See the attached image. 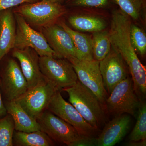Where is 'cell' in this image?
<instances>
[{
  "mask_svg": "<svg viewBox=\"0 0 146 146\" xmlns=\"http://www.w3.org/2000/svg\"><path fill=\"white\" fill-rule=\"evenodd\" d=\"M125 146H145L146 140L138 141H129L125 144Z\"/></svg>",
  "mask_w": 146,
  "mask_h": 146,
  "instance_id": "f546056e",
  "label": "cell"
},
{
  "mask_svg": "<svg viewBox=\"0 0 146 146\" xmlns=\"http://www.w3.org/2000/svg\"><path fill=\"white\" fill-rule=\"evenodd\" d=\"M42 34L50 47L59 58H77L76 50L70 35L56 23L42 29Z\"/></svg>",
  "mask_w": 146,
  "mask_h": 146,
  "instance_id": "4fadbf2b",
  "label": "cell"
},
{
  "mask_svg": "<svg viewBox=\"0 0 146 146\" xmlns=\"http://www.w3.org/2000/svg\"><path fill=\"white\" fill-rule=\"evenodd\" d=\"M69 101L88 123L97 130L104 124V107L95 95L78 80L73 86L64 88Z\"/></svg>",
  "mask_w": 146,
  "mask_h": 146,
  "instance_id": "7a4b0ae2",
  "label": "cell"
},
{
  "mask_svg": "<svg viewBox=\"0 0 146 146\" xmlns=\"http://www.w3.org/2000/svg\"><path fill=\"white\" fill-rule=\"evenodd\" d=\"M15 124L11 115L7 113L0 119V146H13Z\"/></svg>",
  "mask_w": 146,
  "mask_h": 146,
  "instance_id": "cb8c5ba5",
  "label": "cell"
},
{
  "mask_svg": "<svg viewBox=\"0 0 146 146\" xmlns=\"http://www.w3.org/2000/svg\"><path fill=\"white\" fill-rule=\"evenodd\" d=\"M36 121L40 130L53 141L69 145L83 136L74 127L48 110H45Z\"/></svg>",
  "mask_w": 146,
  "mask_h": 146,
  "instance_id": "8fae6325",
  "label": "cell"
},
{
  "mask_svg": "<svg viewBox=\"0 0 146 146\" xmlns=\"http://www.w3.org/2000/svg\"><path fill=\"white\" fill-rule=\"evenodd\" d=\"M130 116L124 114L115 117L106 124L101 133L96 138L97 146H112L122 140L129 129Z\"/></svg>",
  "mask_w": 146,
  "mask_h": 146,
  "instance_id": "9a60e30c",
  "label": "cell"
},
{
  "mask_svg": "<svg viewBox=\"0 0 146 146\" xmlns=\"http://www.w3.org/2000/svg\"><path fill=\"white\" fill-rule=\"evenodd\" d=\"M59 24L72 37L77 53L76 58L84 60L94 59L92 37L88 35L74 30L64 22H61Z\"/></svg>",
  "mask_w": 146,
  "mask_h": 146,
  "instance_id": "ac0fdd59",
  "label": "cell"
},
{
  "mask_svg": "<svg viewBox=\"0 0 146 146\" xmlns=\"http://www.w3.org/2000/svg\"><path fill=\"white\" fill-rule=\"evenodd\" d=\"M58 90L46 78L16 101L29 116L36 120L47 109L53 96Z\"/></svg>",
  "mask_w": 146,
  "mask_h": 146,
  "instance_id": "9c48e42d",
  "label": "cell"
},
{
  "mask_svg": "<svg viewBox=\"0 0 146 146\" xmlns=\"http://www.w3.org/2000/svg\"><path fill=\"white\" fill-rule=\"evenodd\" d=\"M1 23H0V33H1Z\"/></svg>",
  "mask_w": 146,
  "mask_h": 146,
  "instance_id": "1f68e13d",
  "label": "cell"
},
{
  "mask_svg": "<svg viewBox=\"0 0 146 146\" xmlns=\"http://www.w3.org/2000/svg\"><path fill=\"white\" fill-rule=\"evenodd\" d=\"M129 141L146 140V105L140 102L138 107V116L135 126L130 133Z\"/></svg>",
  "mask_w": 146,
  "mask_h": 146,
  "instance_id": "603a6c76",
  "label": "cell"
},
{
  "mask_svg": "<svg viewBox=\"0 0 146 146\" xmlns=\"http://www.w3.org/2000/svg\"><path fill=\"white\" fill-rule=\"evenodd\" d=\"M97 146L96 139L93 136H83L77 141L71 143L69 146Z\"/></svg>",
  "mask_w": 146,
  "mask_h": 146,
  "instance_id": "83f0119b",
  "label": "cell"
},
{
  "mask_svg": "<svg viewBox=\"0 0 146 146\" xmlns=\"http://www.w3.org/2000/svg\"><path fill=\"white\" fill-rule=\"evenodd\" d=\"M40 0H0V11L11 8H14L25 3H32Z\"/></svg>",
  "mask_w": 146,
  "mask_h": 146,
  "instance_id": "4316f807",
  "label": "cell"
},
{
  "mask_svg": "<svg viewBox=\"0 0 146 146\" xmlns=\"http://www.w3.org/2000/svg\"><path fill=\"white\" fill-rule=\"evenodd\" d=\"M13 9L30 25L41 29L56 23L66 12V6L63 4L45 1L23 4Z\"/></svg>",
  "mask_w": 146,
  "mask_h": 146,
  "instance_id": "3957f363",
  "label": "cell"
},
{
  "mask_svg": "<svg viewBox=\"0 0 146 146\" xmlns=\"http://www.w3.org/2000/svg\"><path fill=\"white\" fill-rule=\"evenodd\" d=\"M68 22L79 31L94 33L103 31L106 26L105 21L97 16L74 15L68 18Z\"/></svg>",
  "mask_w": 146,
  "mask_h": 146,
  "instance_id": "ffe728a7",
  "label": "cell"
},
{
  "mask_svg": "<svg viewBox=\"0 0 146 146\" xmlns=\"http://www.w3.org/2000/svg\"><path fill=\"white\" fill-rule=\"evenodd\" d=\"M129 18L138 20L145 7L146 0H112Z\"/></svg>",
  "mask_w": 146,
  "mask_h": 146,
  "instance_id": "7402d4cb",
  "label": "cell"
},
{
  "mask_svg": "<svg viewBox=\"0 0 146 146\" xmlns=\"http://www.w3.org/2000/svg\"><path fill=\"white\" fill-rule=\"evenodd\" d=\"M14 15L16 21V35L13 49L30 48L34 50L39 56L59 58L50 47L41 32L33 29L19 13L14 12Z\"/></svg>",
  "mask_w": 146,
  "mask_h": 146,
  "instance_id": "52a82bcc",
  "label": "cell"
},
{
  "mask_svg": "<svg viewBox=\"0 0 146 146\" xmlns=\"http://www.w3.org/2000/svg\"><path fill=\"white\" fill-rule=\"evenodd\" d=\"M141 102L134 91L132 79L129 76L114 88L105 107L115 117L124 114L134 116Z\"/></svg>",
  "mask_w": 146,
  "mask_h": 146,
  "instance_id": "277c9868",
  "label": "cell"
},
{
  "mask_svg": "<svg viewBox=\"0 0 146 146\" xmlns=\"http://www.w3.org/2000/svg\"><path fill=\"white\" fill-rule=\"evenodd\" d=\"M7 114V112L5 106L0 88V119L5 116Z\"/></svg>",
  "mask_w": 146,
  "mask_h": 146,
  "instance_id": "f1b7e54d",
  "label": "cell"
},
{
  "mask_svg": "<svg viewBox=\"0 0 146 146\" xmlns=\"http://www.w3.org/2000/svg\"><path fill=\"white\" fill-rule=\"evenodd\" d=\"M39 67L42 74L59 90L73 86L78 80L70 62L65 58L39 56Z\"/></svg>",
  "mask_w": 146,
  "mask_h": 146,
  "instance_id": "8992f818",
  "label": "cell"
},
{
  "mask_svg": "<svg viewBox=\"0 0 146 146\" xmlns=\"http://www.w3.org/2000/svg\"><path fill=\"white\" fill-rule=\"evenodd\" d=\"M64 3L65 6L71 7L103 8L114 3L112 0H65Z\"/></svg>",
  "mask_w": 146,
  "mask_h": 146,
  "instance_id": "484cf974",
  "label": "cell"
},
{
  "mask_svg": "<svg viewBox=\"0 0 146 146\" xmlns=\"http://www.w3.org/2000/svg\"><path fill=\"white\" fill-rule=\"evenodd\" d=\"M13 145L17 146H52L54 143L49 136L42 131L27 132L15 130Z\"/></svg>",
  "mask_w": 146,
  "mask_h": 146,
  "instance_id": "d6986e66",
  "label": "cell"
},
{
  "mask_svg": "<svg viewBox=\"0 0 146 146\" xmlns=\"http://www.w3.org/2000/svg\"><path fill=\"white\" fill-rule=\"evenodd\" d=\"M0 88L3 100H16L28 90L20 65L13 58L6 60L0 70Z\"/></svg>",
  "mask_w": 146,
  "mask_h": 146,
  "instance_id": "ba28073f",
  "label": "cell"
},
{
  "mask_svg": "<svg viewBox=\"0 0 146 146\" xmlns=\"http://www.w3.org/2000/svg\"><path fill=\"white\" fill-rule=\"evenodd\" d=\"M130 18L121 10H115L112 14L109 32L111 46L119 53L129 70L135 71L143 64L137 56L130 39Z\"/></svg>",
  "mask_w": 146,
  "mask_h": 146,
  "instance_id": "6da1fadb",
  "label": "cell"
},
{
  "mask_svg": "<svg viewBox=\"0 0 146 146\" xmlns=\"http://www.w3.org/2000/svg\"><path fill=\"white\" fill-rule=\"evenodd\" d=\"M3 102L7 113L13 118L15 130L27 133L40 130L36 120L29 116L16 100Z\"/></svg>",
  "mask_w": 146,
  "mask_h": 146,
  "instance_id": "e0dca14e",
  "label": "cell"
},
{
  "mask_svg": "<svg viewBox=\"0 0 146 146\" xmlns=\"http://www.w3.org/2000/svg\"><path fill=\"white\" fill-rule=\"evenodd\" d=\"M93 33L92 42L94 59L100 61L107 55L111 50L109 35L107 32L103 31Z\"/></svg>",
  "mask_w": 146,
  "mask_h": 146,
  "instance_id": "44dd1931",
  "label": "cell"
},
{
  "mask_svg": "<svg viewBox=\"0 0 146 146\" xmlns=\"http://www.w3.org/2000/svg\"><path fill=\"white\" fill-rule=\"evenodd\" d=\"M47 109L72 126L82 135L94 137L96 133L98 130L84 119L70 103L64 99L60 90L54 94Z\"/></svg>",
  "mask_w": 146,
  "mask_h": 146,
  "instance_id": "30bf717a",
  "label": "cell"
},
{
  "mask_svg": "<svg viewBox=\"0 0 146 146\" xmlns=\"http://www.w3.org/2000/svg\"><path fill=\"white\" fill-rule=\"evenodd\" d=\"M130 39L136 52L142 56L145 55L146 52V35L145 32L139 27L131 24Z\"/></svg>",
  "mask_w": 146,
  "mask_h": 146,
  "instance_id": "d4e9b609",
  "label": "cell"
},
{
  "mask_svg": "<svg viewBox=\"0 0 146 146\" xmlns=\"http://www.w3.org/2000/svg\"><path fill=\"white\" fill-rule=\"evenodd\" d=\"M99 66L104 86L108 96L116 85L129 76L125 62L112 47L107 55L100 61Z\"/></svg>",
  "mask_w": 146,
  "mask_h": 146,
  "instance_id": "7c38bea8",
  "label": "cell"
},
{
  "mask_svg": "<svg viewBox=\"0 0 146 146\" xmlns=\"http://www.w3.org/2000/svg\"><path fill=\"white\" fill-rule=\"evenodd\" d=\"M12 56L17 59L23 74L26 79L28 90L45 80L39 64V56L31 48L13 49Z\"/></svg>",
  "mask_w": 146,
  "mask_h": 146,
  "instance_id": "5bb4252c",
  "label": "cell"
},
{
  "mask_svg": "<svg viewBox=\"0 0 146 146\" xmlns=\"http://www.w3.org/2000/svg\"><path fill=\"white\" fill-rule=\"evenodd\" d=\"M72 65L80 83L96 97L105 108L106 101L108 96L104 86L100 71V61L80 60L75 57L67 58Z\"/></svg>",
  "mask_w": 146,
  "mask_h": 146,
  "instance_id": "5b68a950",
  "label": "cell"
},
{
  "mask_svg": "<svg viewBox=\"0 0 146 146\" xmlns=\"http://www.w3.org/2000/svg\"><path fill=\"white\" fill-rule=\"evenodd\" d=\"M13 9L0 11V62L13 48L16 35V21Z\"/></svg>",
  "mask_w": 146,
  "mask_h": 146,
  "instance_id": "2e32d148",
  "label": "cell"
},
{
  "mask_svg": "<svg viewBox=\"0 0 146 146\" xmlns=\"http://www.w3.org/2000/svg\"><path fill=\"white\" fill-rule=\"evenodd\" d=\"M40 1H48L52 2L58 3L63 4L65 0H40Z\"/></svg>",
  "mask_w": 146,
  "mask_h": 146,
  "instance_id": "4dcf8cb0",
  "label": "cell"
}]
</instances>
